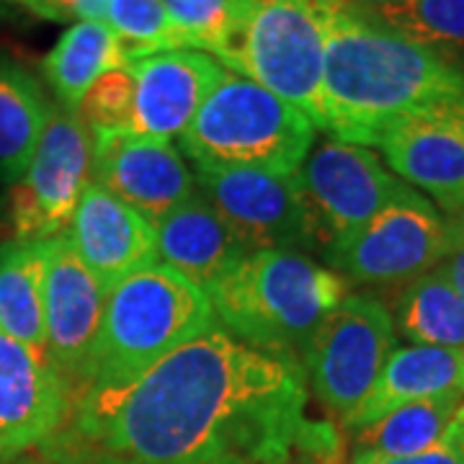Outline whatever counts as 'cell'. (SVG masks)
<instances>
[{
	"label": "cell",
	"mask_w": 464,
	"mask_h": 464,
	"mask_svg": "<svg viewBox=\"0 0 464 464\" xmlns=\"http://www.w3.org/2000/svg\"><path fill=\"white\" fill-rule=\"evenodd\" d=\"M304 366L212 328L134 380L81 392L57 464H289Z\"/></svg>",
	"instance_id": "6da1fadb"
},
{
	"label": "cell",
	"mask_w": 464,
	"mask_h": 464,
	"mask_svg": "<svg viewBox=\"0 0 464 464\" xmlns=\"http://www.w3.org/2000/svg\"><path fill=\"white\" fill-rule=\"evenodd\" d=\"M464 70L433 47L387 29L341 0L325 44V132L351 145H380L402 116L462 99Z\"/></svg>",
	"instance_id": "7a4b0ae2"
},
{
	"label": "cell",
	"mask_w": 464,
	"mask_h": 464,
	"mask_svg": "<svg viewBox=\"0 0 464 464\" xmlns=\"http://www.w3.org/2000/svg\"><path fill=\"white\" fill-rule=\"evenodd\" d=\"M222 328L261 351L297 356L346 297V282L299 250H256L209 289Z\"/></svg>",
	"instance_id": "3957f363"
},
{
	"label": "cell",
	"mask_w": 464,
	"mask_h": 464,
	"mask_svg": "<svg viewBox=\"0 0 464 464\" xmlns=\"http://www.w3.org/2000/svg\"><path fill=\"white\" fill-rule=\"evenodd\" d=\"M217 323L209 295L163 264L127 276L106 297V310L81 392L134 380Z\"/></svg>",
	"instance_id": "277c9868"
},
{
	"label": "cell",
	"mask_w": 464,
	"mask_h": 464,
	"mask_svg": "<svg viewBox=\"0 0 464 464\" xmlns=\"http://www.w3.org/2000/svg\"><path fill=\"white\" fill-rule=\"evenodd\" d=\"M315 142V124L271 91L225 72L181 134L199 170L297 173Z\"/></svg>",
	"instance_id": "5b68a950"
},
{
	"label": "cell",
	"mask_w": 464,
	"mask_h": 464,
	"mask_svg": "<svg viewBox=\"0 0 464 464\" xmlns=\"http://www.w3.org/2000/svg\"><path fill=\"white\" fill-rule=\"evenodd\" d=\"M341 0H250L240 29L217 54L325 130L323 72L333 8Z\"/></svg>",
	"instance_id": "8992f818"
},
{
	"label": "cell",
	"mask_w": 464,
	"mask_h": 464,
	"mask_svg": "<svg viewBox=\"0 0 464 464\" xmlns=\"http://www.w3.org/2000/svg\"><path fill=\"white\" fill-rule=\"evenodd\" d=\"M395 348V323L380 299L346 295L302 351L304 374L325 411L348 426Z\"/></svg>",
	"instance_id": "52a82bcc"
},
{
	"label": "cell",
	"mask_w": 464,
	"mask_h": 464,
	"mask_svg": "<svg viewBox=\"0 0 464 464\" xmlns=\"http://www.w3.org/2000/svg\"><path fill=\"white\" fill-rule=\"evenodd\" d=\"M93 173V134L78 109L54 106L24 179L5 197L14 240L42 243L70 227Z\"/></svg>",
	"instance_id": "ba28073f"
},
{
	"label": "cell",
	"mask_w": 464,
	"mask_h": 464,
	"mask_svg": "<svg viewBox=\"0 0 464 464\" xmlns=\"http://www.w3.org/2000/svg\"><path fill=\"white\" fill-rule=\"evenodd\" d=\"M447 246L449 222L411 188L362 227L333 240L325 256L351 282L395 284L441 264Z\"/></svg>",
	"instance_id": "9c48e42d"
},
{
	"label": "cell",
	"mask_w": 464,
	"mask_h": 464,
	"mask_svg": "<svg viewBox=\"0 0 464 464\" xmlns=\"http://www.w3.org/2000/svg\"><path fill=\"white\" fill-rule=\"evenodd\" d=\"M197 191L215 207L248 253L323 246L297 173L199 170Z\"/></svg>",
	"instance_id": "30bf717a"
},
{
	"label": "cell",
	"mask_w": 464,
	"mask_h": 464,
	"mask_svg": "<svg viewBox=\"0 0 464 464\" xmlns=\"http://www.w3.org/2000/svg\"><path fill=\"white\" fill-rule=\"evenodd\" d=\"M297 181L325 248L411 191L374 150L341 140L310 150Z\"/></svg>",
	"instance_id": "8fae6325"
},
{
	"label": "cell",
	"mask_w": 464,
	"mask_h": 464,
	"mask_svg": "<svg viewBox=\"0 0 464 464\" xmlns=\"http://www.w3.org/2000/svg\"><path fill=\"white\" fill-rule=\"evenodd\" d=\"M70 390L47 351L0 331V457L32 451L63 431Z\"/></svg>",
	"instance_id": "7c38bea8"
},
{
	"label": "cell",
	"mask_w": 464,
	"mask_h": 464,
	"mask_svg": "<svg viewBox=\"0 0 464 464\" xmlns=\"http://www.w3.org/2000/svg\"><path fill=\"white\" fill-rule=\"evenodd\" d=\"M44 333L60 374L81 387L109 292L88 271L67 235L44 240Z\"/></svg>",
	"instance_id": "4fadbf2b"
},
{
	"label": "cell",
	"mask_w": 464,
	"mask_h": 464,
	"mask_svg": "<svg viewBox=\"0 0 464 464\" xmlns=\"http://www.w3.org/2000/svg\"><path fill=\"white\" fill-rule=\"evenodd\" d=\"M400 179L426 191L439 207H464V96L402 116L380 140Z\"/></svg>",
	"instance_id": "5bb4252c"
},
{
	"label": "cell",
	"mask_w": 464,
	"mask_h": 464,
	"mask_svg": "<svg viewBox=\"0 0 464 464\" xmlns=\"http://www.w3.org/2000/svg\"><path fill=\"white\" fill-rule=\"evenodd\" d=\"M91 181L150 222L197 194V179L181 150L137 134H93Z\"/></svg>",
	"instance_id": "9a60e30c"
},
{
	"label": "cell",
	"mask_w": 464,
	"mask_h": 464,
	"mask_svg": "<svg viewBox=\"0 0 464 464\" xmlns=\"http://www.w3.org/2000/svg\"><path fill=\"white\" fill-rule=\"evenodd\" d=\"M130 70L137 85L130 134L163 142L181 137L227 72L217 57L199 50L158 52L130 63Z\"/></svg>",
	"instance_id": "2e32d148"
},
{
	"label": "cell",
	"mask_w": 464,
	"mask_h": 464,
	"mask_svg": "<svg viewBox=\"0 0 464 464\" xmlns=\"http://www.w3.org/2000/svg\"><path fill=\"white\" fill-rule=\"evenodd\" d=\"M67 237L106 292L134 271L158 264L152 222L96 181L85 186Z\"/></svg>",
	"instance_id": "e0dca14e"
},
{
	"label": "cell",
	"mask_w": 464,
	"mask_h": 464,
	"mask_svg": "<svg viewBox=\"0 0 464 464\" xmlns=\"http://www.w3.org/2000/svg\"><path fill=\"white\" fill-rule=\"evenodd\" d=\"M158 264L173 268L204 292L248 256V248L199 191L152 222Z\"/></svg>",
	"instance_id": "ac0fdd59"
},
{
	"label": "cell",
	"mask_w": 464,
	"mask_h": 464,
	"mask_svg": "<svg viewBox=\"0 0 464 464\" xmlns=\"http://www.w3.org/2000/svg\"><path fill=\"white\" fill-rule=\"evenodd\" d=\"M433 398H464V351L398 346L348 429L359 431L395 408Z\"/></svg>",
	"instance_id": "d6986e66"
},
{
	"label": "cell",
	"mask_w": 464,
	"mask_h": 464,
	"mask_svg": "<svg viewBox=\"0 0 464 464\" xmlns=\"http://www.w3.org/2000/svg\"><path fill=\"white\" fill-rule=\"evenodd\" d=\"M52 101L26 67L0 54V183H18L50 121Z\"/></svg>",
	"instance_id": "ffe728a7"
},
{
	"label": "cell",
	"mask_w": 464,
	"mask_h": 464,
	"mask_svg": "<svg viewBox=\"0 0 464 464\" xmlns=\"http://www.w3.org/2000/svg\"><path fill=\"white\" fill-rule=\"evenodd\" d=\"M130 65L124 44L103 21H78L42 60L44 78L60 106L78 109L103 72Z\"/></svg>",
	"instance_id": "44dd1931"
},
{
	"label": "cell",
	"mask_w": 464,
	"mask_h": 464,
	"mask_svg": "<svg viewBox=\"0 0 464 464\" xmlns=\"http://www.w3.org/2000/svg\"><path fill=\"white\" fill-rule=\"evenodd\" d=\"M44 240L0 246V331L47 351L44 333Z\"/></svg>",
	"instance_id": "7402d4cb"
},
{
	"label": "cell",
	"mask_w": 464,
	"mask_h": 464,
	"mask_svg": "<svg viewBox=\"0 0 464 464\" xmlns=\"http://www.w3.org/2000/svg\"><path fill=\"white\" fill-rule=\"evenodd\" d=\"M392 313L395 333L413 346L464 351V299L439 268L411 279Z\"/></svg>",
	"instance_id": "603a6c76"
},
{
	"label": "cell",
	"mask_w": 464,
	"mask_h": 464,
	"mask_svg": "<svg viewBox=\"0 0 464 464\" xmlns=\"http://www.w3.org/2000/svg\"><path fill=\"white\" fill-rule=\"evenodd\" d=\"M464 398H433L408 402L380 420L359 429L356 451L382 457H411L436 447L459 413Z\"/></svg>",
	"instance_id": "cb8c5ba5"
},
{
	"label": "cell",
	"mask_w": 464,
	"mask_h": 464,
	"mask_svg": "<svg viewBox=\"0 0 464 464\" xmlns=\"http://www.w3.org/2000/svg\"><path fill=\"white\" fill-rule=\"evenodd\" d=\"M103 24L119 36L130 63L158 52L188 50L163 0H109Z\"/></svg>",
	"instance_id": "d4e9b609"
},
{
	"label": "cell",
	"mask_w": 464,
	"mask_h": 464,
	"mask_svg": "<svg viewBox=\"0 0 464 464\" xmlns=\"http://www.w3.org/2000/svg\"><path fill=\"white\" fill-rule=\"evenodd\" d=\"M387 29L426 47H464V0H398L374 8Z\"/></svg>",
	"instance_id": "484cf974"
},
{
	"label": "cell",
	"mask_w": 464,
	"mask_h": 464,
	"mask_svg": "<svg viewBox=\"0 0 464 464\" xmlns=\"http://www.w3.org/2000/svg\"><path fill=\"white\" fill-rule=\"evenodd\" d=\"M188 50L219 54L240 29L250 0H163Z\"/></svg>",
	"instance_id": "4316f807"
},
{
	"label": "cell",
	"mask_w": 464,
	"mask_h": 464,
	"mask_svg": "<svg viewBox=\"0 0 464 464\" xmlns=\"http://www.w3.org/2000/svg\"><path fill=\"white\" fill-rule=\"evenodd\" d=\"M134 75L130 65L103 72L78 106L91 134H130L134 121Z\"/></svg>",
	"instance_id": "83f0119b"
},
{
	"label": "cell",
	"mask_w": 464,
	"mask_h": 464,
	"mask_svg": "<svg viewBox=\"0 0 464 464\" xmlns=\"http://www.w3.org/2000/svg\"><path fill=\"white\" fill-rule=\"evenodd\" d=\"M351 464H464V405L454 415L451 426L436 447L411 457H382V454L356 451Z\"/></svg>",
	"instance_id": "f1b7e54d"
},
{
	"label": "cell",
	"mask_w": 464,
	"mask_h": 464,
	"mask_svg": "<svg viewBox=\"0 0 464 464\" xmlns=\"http://www.w3.org/2000/svg\"><path fill=\"white\" fill-rule=\"evenodd\" d=\"M47 21H103L109 0H14Z\"/></svg>",
	"instance_id": "f546056e"
},
{
	"label": "cell",
	"mask_w": 464,
	"mask_h": 464,
	"mask_svg": "<svg viewBox=\"0 0 464 464\" xmlns=\"http://www.w3.org/2000/svg\"><path fill=\"white\" fill-rule=\"evenodd\" d=\"M449 284L457 289V295L464 299V219L449 222V246L441 264L436 266Z\"/></svg>",
	"instance_id": "4dcf8cb0"
},
{
	"label": "cell",
	"mask_w": 464,
	"mask_h": 464,
	"mask_svg": "<svg viewBox=\"0 0 464 464\" xmlns=\"http://www.w3.org/2000/svg\"><path fill=\"white\" fill-rule=\"evenodd\" d=\"M0 464H57V459L52 457L47 444H42V447L16 454V457H0Z\"/></svg>",
	"instance_id": "1f68e13d"
},
{
	"label": "cell",
	"mask_w": 464,
	"mask_h": 464,
	"mask_svg": "<svg viewBox=\"0 0 464 464\" xmlns=\"http://www.w3.org/2000/svg\"><path fill=\"white\" fill-rule=\"evenodd\" d=\"M351 5H356V8H382V5H390V3H398V0H348Z\"/></svg>",
	"instance_id": "d6a6232c"
},
{
	"label": "cell",
	"mask_w": 464,
	"mask_h": 464,
	"mask_svg": "<svg viewBox=\"0 0 464 464\" xmlns=\"http://www.w3.org/2000/svg\"><path fill=\"white\" fill-rule=\"evenodd\" d=\"M8 240H14V230H11V222L5 219H0V246H5Z\"/></svg>",
	"instance_id": "836d02e7"
},
{
	"label": "cell",
	"mask_w": 464,
	"mask_h": 464,
	"mask_svg": "<svg viewBox=\"0 0 464 464\" xmlns=\"http://www.w3.org/2000/svg\"><path fill=\"white\" fill-rule=\"evenodd\" d=\"M289 464H315V462H313V459H310L307 454H302V451H297V454H295V459H292V462H289Z\"/></svg>",
	"instance_id": "e575fe53"
}]
</instances>
